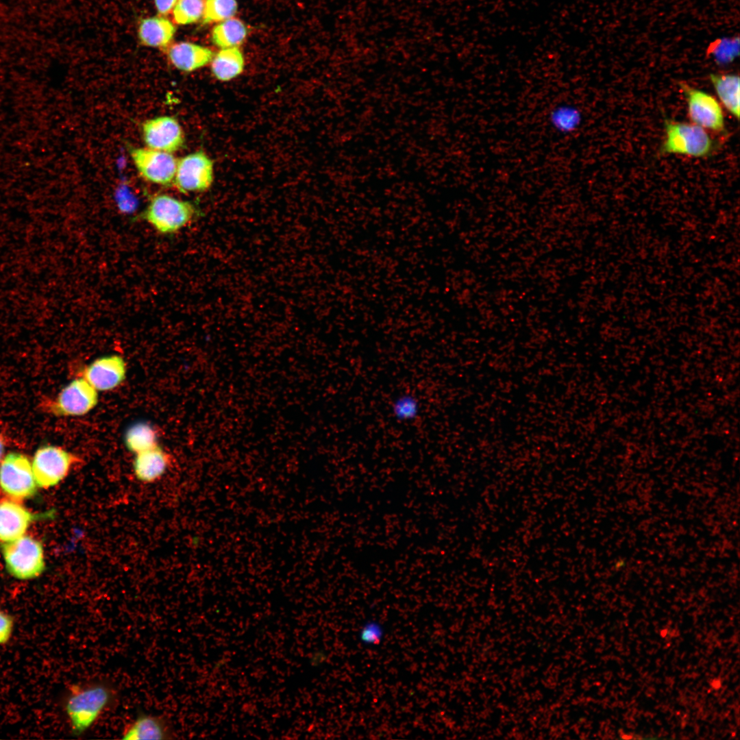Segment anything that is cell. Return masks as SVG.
<instances>
[{
    "label": "cell",
    "instance_id": "cell-1",
    "mask_svg": "<svg viewBox=\"0 0 740 740\" xmlns=\"http://www.w3.org/2000/svg\"><path fill=\"white\" fill-rule=\"evenodd\" d=\"M116 692L110 683L93 681L71 687L64 709L73 734L79 736L91 728L113 706Z\"/></svg>",
    "mask_w": 740,
    "mask_h": 740
},
{
    "label": "cell",
    "instance_id": "cell-2",
    "mask_svg": "<svg viewBox=\"0 0 740 740\" xmlns=\"http://www.w3.org/2000/svg\"><path fill=\"white\" fill-rule=\"evenodd\" d=\"M665 137L660 147L661 154H677L694 158H706L718 147L703 127L694 123L665 120Z\"/></svg>",
    "mask_w": 740,
    "mask_h": 740
},
{
    "label": "cell",
    "instance_id": "cell-3",
    "mask_svg": "<svg viewBox=\"0 0 740 740\" xmlns=\"http://www.w3.org/2000/svg\"><path fill=\"white\" fill-rule=\"evenodd\" d=\"M198 214L190 201L167 194H158L150 199L140 219L162 234H174L192 222Z\"/></svg>",
    "mask_w": 740,
    "mask_h": 740
},
{
    "label": "cell",
    "instance_id": "cell-4",
    "mask_svg": "<svg viewBox=\"0 0 740 740\" xmlns=\"http://www.w3.org/2000/svg\"><path fill=\"white\" fill-rule=\"evenodd\" d=\"M1 552L7 571L17 579H34L45 569L43 547L38 541L29 535L24 534L3 543Z\"/></svg>",
    "mask_w": 740,
    "mask_h": 740
},
{
    "label": "cell",
    "instance_id": "cell-5",
    "mask_svg": "<svg viewBox=\"0 0 740 740\" xmlns=\"http://www.w3.org/2000/svg\"><path fill=\"white\" fill-rule=\"evenodd\" d=\"M82 462L79 456L59 446L47 445L38 448L32 463L37 486L48 489L57 485Z\"/></svg>",
    "mask_w": 740,
    "mask_h": 740
},
{
    "label": "cell",
    "instance_id": "cell-6",
    "mask_svg": "<svg viewBox=\"0 0 740 740\" xmlns=\"http://www.w3.org/2000/svg\"><path fill=\"white\" fill-rule=\"evenodd\" d=\"M98 393L83 378L77 376L54 399L45 400L42 406L46 411L57 417L83 416L98 404Z\"/></svg>",
    "mask_w": 740,
    "mask_h": 740
},
{
    "label": "cell",
    "instance_id": "cell-7",
    "mask_svg": "<svg viewBox=\"0 0 740 740\" xmlns=\"http://www.w3.org/2000/svg\"><path fill=\"white\" fill-rule=\"evenodd\" d=\"M32 463L24 454L11 452L0 464V489L7 498L21 502L36 492Z\"/></svg>",
    "mask_w": 740,
    "mask_h": 740
},
{
    "label": "cell",
    "instance_id": "cell-8",
    "mask_svg": "<svg viewBox=\"0 0 740 740\" xmlns=\"http://www.w3.org/2000/svg\"><path fill=\"white\" fill-rule=\"evenodd\" d=\"M213 180V161L204 151L190 153L177 160L173 184L180 193L204 192Z\"/></svg>",
    "mask_w": 740,
    "mask_h": 740
},
{
    "label": "cell",
    "instance_id": "cell-9",
    "mask_svg": "<svg viewBox=\"0 0 740 740\" xmlns=\"http://www.w3.org/2000/svg\"><path fill=\"white\" fill-rule=\"evenodd\" d=\"M687 103L688 116L693 123L715 132L725 131V119L718 101L711 94L684 82H679Z\"/></svg>",
    "mask_w": 740,
    "mask_h": 740
},
{
    "label": "cell",
    "instance_id": "cell-10",
    "mask_svg": "<svg viewBox=\"0 0 740 740\" xmlns=\"http://www.w3.org/2000/svg\"><path fill=\"white\" fill-rule=\"evenodd\" d=\"M130 153L137 171L144 180L161 186L173 183L177 160L172 153L147 147L132 148Z\"/></svg>",
    "mask_w": 740,
    "mask_h": 740
},
{
    "label": "cell",
    "instance_id": "cell-11",
    "mask_svg": "<svg viewBox=\"0 0 740 740\" xmlns=\"http://www.w3.org/2000/svg\"><path fill=\"white\" fill-rule=\"evenodd\" d=\"M127 366L118 354L101 356L80 369L77 376L83 378L98 392L119 387L126 380Z\"/></svg>",
    "mask_w": 740,
    "mask_h": 740
},
{
    "label": "cell",
    "instance_id": "cell-12",
    "mask_svg": "<svg viewBox=\"0 0 740 740\" xmlns=\"http://www.w3.org/2000/svg\"><path fill=\"white\" fill-rule=\"evenodd\" d=\"M143 139L150 149L173 153L184 143V133L173 116H160L146 120L142 125Z\"/></svg>",
    "mask_w": 740,
    "mask_h": 740
},
{
    "label": "cell",
    "instance_id": "cell-13",
    "mask_svg": "<svg viewBox=\"0 0 740 740\" xmlns=\"http://www.w3.org/2000/svg\"><path fill=\"white\" fill-rule=\"evenodd\" d=\"M38 517L20 502L7 497L0 500V542H10L25 534Z\"/></svg>",
    "mask_w": 740,
    "mask_h": 740
},
{
    "label": "cell",
    "instance_id": "cell-14",
    "mask_svg": "<svg viewBox=\"0 0 740 740\" xmlns=\"http://www.w3.org/2000/svg\"><path fill=\"white\" fill-rule=\"evenodd\" d=\"M172 462L171 456L160 445L135 454L133 469L138 480L151 483L158 480Z\"/></svg>",
    "mask_w": 740,
    "mask_h": 740
},
{
    "label": "cell",
    "instance_id": "cell-15",
    "mask_svg": "<svg viewBox=\"0 0 740 740\" xmlns=\"http://www.w3.org/2000/svg\"><path fill=\"white\" fill-rule=\"evenodd\" d=\"M214 52L206 47L189 42H180L171 45L167 56L171 64L184 72L199 69L210 62Z\"/></svg>",
    "mask_w": 740,
    "mask_h": 740
},
{
    "label": "cell",
    "instance_id": "cell-16",
    "mask_svg": "<svg viewBox=\"0 0 740 740\" xmlns=\"http://www.w3.org/2000/svg\"><path fill=\"white\" fill-rule=\"evenodd\" d=\"M172 732L166 720L162 717L140 713L129 723L121 733L125 740L169 739Z\"/></svg>",
    "mask_w": 740,
    "mask_h": 740
},
{
    "label": "cell",
    "instance_id": "cell-17",
    "mask_svg": "<svg viewBox=\"0 0 740 740\" xmlns=\"http://www.w3.org/2000/svg\"><path fill=\"white\" fill-rule=\"evenodd\" d=\"M175 28L162 16H153L141 21L138 30L140 42L148 47L166 48L172 40Z\"/></svg>",
    "mask_w": 740,
    "mask_h": 740
},
{
    "label": "cell",
    "instance_id": "cell-18",
    "mask_svg": "<svg viewBox=\"0 0 740 740\" xmlns=\"http://www.w3.org/2000/svg\"><path fill=\"white\" fill-rule=\"evenodd\" d=\"M709 79L722 105L737 120H739L740 100L739 75L711 73Z\"/></svg>",
    "mask_w": 740,
    "mask_h": 740
},
{
    "label": "cell",
    "instance_id": "cell-19",
    "mask_svg": "<svg viewBox=\"0 0 740 740\" xmlns=\"http://www.w3.org/2000/svg\"><path fill=\"white\" fill-rule=\"evenodd\" d=\"M244 66V57L238 47L221 49L211 61L212 73L221 82H228L238 76Z\"/></svg>",
    "mask_w": 740,
    "mask_h": 740
},
{
    "label": "cell",
    "instance_id": "cell-20",
    "mask_svg": "<svg viewBox=\"0 0 740 740\" xmlns=\"http://www.w3.org/2000/svg\"><path fill=\"white\" fill-rule=\"evenodd\" d=\"M158 429L146 421L132 423L126 429L123 436L127 449L134 454L158 445Z\"/></svg>",
    "mask_w": 740,
    "mask_h": 740
},
{
    "label": "cell",
    "instance_id": "cell-21",
    "mask_svg": "<svg viewBox=\"0 0 740 740\" xmlns=\"http://www.w3.org/2000/svg\"><path fill=\"white\" fill-rule=\"evenodd\" d=\"M582 120L580 109L570 103L555 106L548 114L549 123L552 129L563 135H569L576 132L582 125Z\"/></svg>",
    "mask_w": 740,
    "mask_h": 740
},
{
    "label": "cell",
    "instance_id": "cell-22",
    "mask_svg": "<svg viewBox=\"0 0 740 740\" xmlns=\"http://www.w3.org/2000/svg\"><path fill=\"white\" fill-rule=\"evenodd\" d=\"M247 28L238 18H230L221 21L212 31L213 43L221 49L235 47L245 39Z\"/></svg>",
    "mask_w": 740,
    "mask_h": 740
},
{
    "label": "cell",
    "instance_id": "cell-23",
    "mask_svg": "<svg viewBox=\"0 0 740 740\" xmlns=\"http://www.w3.org/2000/svg\"><path fill=\"white\" fill-rule=\"evenodd\" d=\"M739 37L717 38L712 42L706 49L707 57L712 56L719 66H726L732 63L739 56Z\"/></svg>",
    "mask_w": 740,
    "mask_h": 740
},
{
    "label": "cell",
    "instance_id": "cell-24",
    "mask_svg": "<svg viewBox=\"0 0 740 740\" xmlns=\"http://www.w3.org/2000/svg\"><path fill=\"white\" fill-rule=\"evenodd\" d=\"M421 409L419 399L416 395L408 393L395 397L391 404L393 417L401 423L415 421L420 415Z\"/></svg>",
    "mask_w": 740,
    "mask_h": 740
},
{
    "label": "cell",
    "instance_id": "cell-25",
    "mask_svg": "<svg viewBox=\"0 0 740 740\" xmlns=\"http://www.w3.org/2000/svg\"><path fill=\"white\" fill-rule=\"evenodd\" d=\"M237 8L236 0H206L203 22L210 23L223 21L233 17Z\"/></svg>",
    "mask_w": 740,
    "mask_h": 740
},
{
    "label": "cell",
    "instance_id": "cell-26",
    "mask_svg": "<svg viewBox=\"0 0 740 740\" xmlns=\"http://www.w3.org/2000/svg\"><path fill=\"white\" fill-rule=\"evenodd\" d=\"M206 0H177L173 8L176 23L187 25L199 20L204 14Z\"/></svg>",
    "mask_w": 740,
    "mask_h": 740
},
{
    "label": "cell",
    "instance_id": "cell-27",
    "mask_svg": "<svg viewBox=\"0 0 740 740\" xmlns=\"http://www.w3.org/2000/svg\"><path fill=\"white\" fill-rule=\"evenodd\" d=\"M383 635V628L378 622L368 621L362 626L359 632V639L365 645H377L382 640Z\"/></svg>",
    "mask_w": 740,
    "mask_h": 740
},
{
    "label": "cell",
    "instance_id": "cell-28",
    "mask_svg": "<svg viewBox=\"0 0 740 740\" xmlns=\"http://www.w3.org/2000/svg\"><path fill=\"white\" fill-rule=\"evenodd\" d=\"M14 627L13 617L0 609V645L6 644L10 640L14 632Z\"/></svg>",
    "mask_w": 740,
    "mask_h": 740
},
{
    "label": "cell",
    "instance_id": "cell-29",
    "mask_svg": "<svg viewBox=\"0 0 740 740\" xmlns=\"http://www.w3.org/2000/svg\"><path fill=\"white\" fill-rule=\"evenodd\" d=\"M154 1L158 12L164 15L173 9L177 0H154Z\"/></svg>",
    "mask_w": 740,
    "mask_h": 740
},
{
    "label": "cell",
    "instance_id": "cell-30",
    "mask_svg": "<svg viewBox=\"0 0 740 740\" xmlns=\"http://www.w3.org/2000/svg\"><path fill=\"white\" fill-rule=\"evenodd\" d=\"M5 437L3 434H0V464L3 460V458L5 457L4 455L5 451Z\"/></svg>",
    "mask_w": 740,
    "mask_h": 740
},
{
    "label": "cell",
    "instance_id": "cell-31",
    "mask_svg": "<svg viewBox=\"0 0 740 740\" xmlns=\"http://www.w3.org/2000/svg\"><path fill=\"white\" fill-rule=\"evenodd\" d=\"M712 686L715 689L719 688L720 686H721V682H720L719 680H713V683H712Z\"/></svg>",
    "mask_w": 740,
    "mask_h": 740
}]
</instances>
